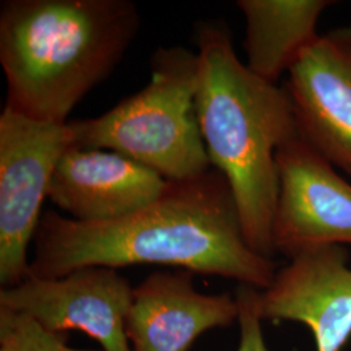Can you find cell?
Here are the masks:
<instances>
[{
  "label": "cell",
  "mask_w": 351,
  "mask_h": 351,
  "mask_svg": "<svg viewBox=\"0 0 351 351\" xmlns=\"http://www.w3.org/2000/svg\"><path fill=\"white\" fill-rule=\"evenodd\" d=\"M137 264L178 267L258 290L268 288L277 272L272 258L247 243L229 182L213 168L168 181L150 204L111 221L43 213L27 277L60 278L86 267Z\"/></svg>",
  "instance_id": "6da1fadb"
},
{
  "label": "cell",
  "mask_w": 351,
  "mask_h": 351,
  "mask_svg": "<svg viewBox=\"0 0 351 351\" xmlns=\"http://www.w3.org/2000/svg\"><path fill=\"white\" fill-rule=\"evenodd\" d=\"M139 27L130 0L1 1L5 108L66 124L75 104L121 62Z\"/></svg>",
  "instance_id": "7a4b0ae2"
},
{
  "label": "cell",
  "mask_w": 351,
  "mask_h": 351,
  "mask_svg": "<svg viewBox=\"0 0 351 351\" xmlns=\"http://www.w3.org/2000/svg\"><path fill=\"white\" fill-rule=\"evenodd\" d=\"M199 56L197 116L215 169L226 176L252 250L272 258L276 155L300 134L285 88L254 75L239 60L226 24L195 26Z\"/></svg>",
  "instance_id": "3957f363"
},
{
  "label": "cell",
  "mask_w": 351,
  "mask_h": 351,
  "mask_svg": "<svg viewBox=\"0 0 351 351\" xmlns=\"http://www.w3.org/2000/svg\"><path fill=\"white\" fill-rule=\"evenodd\" d=\"M198 81V52L158 47L145 88L98 117L68 121L73 146L116 151L168 181L210 171L197 116Z\"/></svg>",
  "instance_id": "277c9868"
},
{
  "label": "cell",
  "mask_w": 351,
  "mask_h": 351,
  "mask_svg": "<svg viewBox=\"0 0 351 351\" xmlns=\"http://www.w3.org/2000/svg\"><path fill=\"white\" fill-rule=\"evenodd\" d=\"M73 146L66 124L43 123L5 108L0 114V285L29 276L27 249L42 219L51 181Z\"/></svg>",
  "instance_id": "5b68a950"
},
{
  "label": "cell",
  "mask_w": 351,
  "mask_h": 351,
  "mask_svg": "<svg viewBox=\"0 0 351 351\" xmlns=\"http://www.w3.org/2000/svg\"><path fill=\"white\" fill-rule=\"evenodd\" d=\"M272 247L288 259L323 246H351V184L298 134L276 155Z\"/></svg>",
  "instance_id": "8992f818"
},
{
  "label": "cell",
  "mask_w": 351,
  "mask_h": 351,
  "mask_svg": "<svg viewBox=\"0 0 351 351\" xmlns=\"http://www.w3.org/2000/svg\"><path fill=\"white\" fill-rule=\"evenodd\" d=\"M133 291L119 269L86 267L60 278L27 277L0 289V307L29 315L52 332H84L101 351H132L126 319Z\"/></svg>",
  "instance_id": "52a82bcc"
},
{
  "label": "cell",
  "mask_w": 351,
  "mask_h": 351,
  "mask_svg": "<svg viewBox=\"0 0 351 351\" xmlns=\"http://www.w3.org/2000/svg\"><path fill=\"white\" fill-rule=\"evenodd\" d=\"M262 322H297L314 336L316 351H342L351 339V268L343 246L304 251L255 291Z\"/></svg>",
  "instance_id": "ba28073f"
},
{
  "label": "cell",
  "mask_w": 351,
  "mask_h": 351,
  "mask_svg": "<svg viewBox=\"0 0 351 351\" xmlns=\"http://www.w3.org/2000/svg\"><path fill=\"white\" fill-rule=\"evenodd\" d=\"M288 75L301 137L351 176V24L320 34Z\"/></svg>",
  "instance_id": "9c48e42d"
},
{
  "label": "cell",
  "mask_w": 351,
  "mask_h": 351,
  "mask_svg": "<svg viewBox=\"0 0 351 351\" xmlns=\"http://www.w3.org/2000/svg\"><path fill=\"white\" fill-rule=\"evenodd\" d=\"M239 313L236 295L203 294L190 271L154 272L134 288L126 337L132 351H189L203 333L239 322Z\"/></svg>",
  "instance_id": "30bf717a"
},
{
  "label": "cell",
  "mask_w": 351,
  "mask_h": 351,
  "mask_svg": "<svg viewBox=\"0 0 351 351\" xmlns=\"http://www.w3.org/2000/svg\"><path fill=\"white\" fill-rule=\"evenodd\" d=\"M168 180L116 151L71 146L51 181L49 198L71 219L103 223L155 201Z\"/></svg>",
  "instance_id": "8fae6325"
},
{
  "label": "cell",
  "mask_w": 351,
  "mask_h": 351,
  "mask_svg": "<svg viewBox=\"0 0 351 351\" xmlns=\"http://www.w3.org/2000/svg\"><path fill=\"white\" fill-rule=\"evenodd\" d=\"M245 19L246 66L269 84L294 66L320 34L322 14L330 0H239Z\"/></svg>",
  "instance_id": "7c38bea8"
},
{
  "label": "cell",
  "mask_w": 351,
  "mask_h": 351,
  "mask_svg": "<svg viewBox=\"0 0 351 351\" xmlns=\"http://www.w3.org/2000/svg\"><path fill=\"white\" fill-rule=\"evenodd\" d=\"M69 335L40 326L32 316L0 307V351H101L75 349Z\"/></svg>",
  "instance_id": "4fadbf2b"
},
{
  "label": "cell",
  "mask_w": 351,
  "mask_h": 351,
  "mask_svg": "<svg viewBox=\"0 0 351 351\" xmlns=\"http://www.w3.org/2000/svg\"><path fill=\"white\" fill-rule=\"evenodd\" d=\"M258 289L239 285L236 300L239 303V345L237 351H271L264 341L262 319L255 306Z\"/></svg>",
  "instance_id": "5bb4252c"
}]
</instances>
